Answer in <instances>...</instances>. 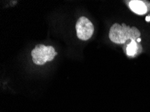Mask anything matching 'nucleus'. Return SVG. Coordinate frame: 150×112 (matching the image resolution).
Returning <instances> with one entry per match:
<instances>
[{
    "instance_id": "4",
    "label": "nucleus",
    "mask_w": 150,
    "mask_h": 112,
    "mask_svg": "<svg viewBox=\"0 0 150 112\" xmlns=\"http://www.w3.org/2000/svg\"><path fill=\"white\" fill-rule=\"evenodd\" d=\"M129 8L134 13L139 15H144L147 13V7L144 1L140 0H132L129 2Z\"/></svg>"
},
{
    "instance_id": "5",
    "label": "nucleus",
    "mask_w": 150,
    "mask_h": 112,
    "mask_svg": "<svg viewBox=\"0 0 150 112\" xmlns=\"http://www.w3.org/2000/svg\"><path fill=\"white\" fill-rule=\"evenodd\" d=\"M127 55L133 56H135L138 52L139 46L136 40H131V42L127 46Z\"/></svg>"
},
{
    "instance_id": "2",
    "label": "nucleus",
    "mask_w": 150,
    "mask_h": 112,
    "mask_svg": "<svg viewBox=\"0 0 150 112\" xmlns=\"http://www.w3.org/2000/svg\"><path fill=\"white\" fill-rule=\"evenodd\" d=\"M57 53L52 46H46L44 44L36 45L31 52L33 61L36 65H42L47 61L53 60Z\"/></svg>"
},
{
    "instance_id": "1",
    "label": "nucleus",
    "mask_w": 150,
    "mask_h": 112,
    "mask_svg": "<svg viewBox=\"0 0 150 112\" xmlns=\"http://www.w3.org/2000/svg\"><path fill=\"white\" fill-rule=\"evenodd\" d=\"M140 36L141 32L137 28L127 26L124 23L122 25L115 23L109 31V38L115 44H125L129 39L136 40Z\"/></svg>"
},
{
    "instance_id": "3",
    "label": "nucleus",
    "mask_w": 150,
    "mask_h": 112,
    "mask_svg": "<svg viewBox=\"0 0 150 112\" xmlns=\"http://www.w3.org/2000/svg\"><path fill=\"white\" fill-rule=\"evenodd\" d=\"M77 36L79 40H88L92 37L94 31L93 24L88 18L81 17L78 20L76 25Z\"/></svg>"
}]
</instances>
